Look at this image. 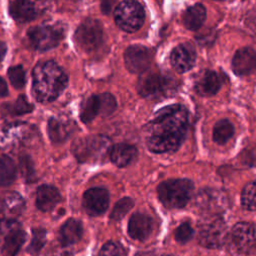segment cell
<instances>
[{"instance_id":"obj_18","label":"cell","mask_w":256,"mask_h":256,"mask_svg":"<svg viewBox=\"0 0 256 256\" xmlns=\"http://www.w3.org/2000/svg\"><path fill=\"white\" fill-rule=\"evenodd\" d=\"M153 230L152 218L143 213H135L128 223V233L132 239L144 241L150 237Z\"/></svg>"},{"instance_id":"obj_19","label":"cell","mask_w":256,"mask_h":256,"mask_svg":"<svg viewBox=\"0 0 256 256\" xmlns=\"http://www.w3.org/2000/svg\"><path fill=\"white\" fill-rule=\"evenodd\" d=\"M75 128V124L64 117H52L48 121L47 132L52 142L61 143L68 139Z\"/></svg>"},{"instance_id":"obj_7","label":"cell","mask_w":256,"mask_h":256,"mask_svg":"<svg viewBox=\"0 0 256 256\" xmlns=\"http://www.w3.org/2000/svg\"><path fill=\"white\" fill-rule=\"evenodd\" d=\"M115 22L122 30L132 33L141 28L144 23L145 13L140 3L136 1L120 2L114 11Z\"/></svg>"},{"instance_id":"obj_30","label":"cell","mask_w":256,"mask_h":256,"mask_svg":"<svg viewBox=\"0 0 256 256\" xmlns=\"http://www.w3.org/2000/svg\"><path fill=\"white\" fill-rule=\"evenodd\" d=\"M33 105L28 102L25 95H20L14 102L7 103L5 109L12 115H22L30 113L33 110Z\"/></svg>"},{"instance_id":"obj_10","label":"cell","mask_w":256,"mask_h":256,"mask_svg":"<svg viewBox=\"0 0 256 256\" xmlns=\"http://www.w3.org/2000/svg\"><path fill=\"white\" fill-rule=\"evenodd\" d=\"M30 45L38 51H47L56 47L61 38V32L53 26L40 25L30 28L27 31Z\"/></svg>"},{"instance_id":"obj_3","label":"cell","mask_w":256,"mask_h":256,"mask_svg":"<svg viewBox=\"0 0 256 256\" xmlns=\"http://www.w3.org/2000/svg\"><path fill=\"white\" fill-rule=\"evenodd\" d=\"M111 140L104 135H91L77 139L72 144V152L79 162L94 163L103 160L110 151Z\"/></svg>"},{"instance_id":"obj_5","label":"cell","mask_w":256,"mask_h":256,"mask_svg":"<svg viewBox=\"0 0 256 256\" xmlns=\"http://www.w3.org/2000/svg\"><path fill=\"white\" fill-rule=\"evenodd\" d=\"M176 89L174 79L159 72L147 73L140 77L137 90L142 97L162 99L169 97Z\"/></svg>"},{"instance_id":"obj_28","label":"cell","mask_w":256,"mask_h":256,"mask_svg":"<svg viewBox=\"0 0 256 256\" xmlns=\"http://www.w3.org/2000/svg\"><path fill=\"white\" fill-rule=\"evenodd\" d=\"M234 134V127L227 119L219 120L213 129V140L219 145L225 144Z\"/></svg>"},{"instance_id":"obj_37","label":"cell","mask_w":256,"mask_h":256,"mask_svg":"<svg viewBox=\"0 0 256 256\" xmlns=\"http://www.w3.org/2000/svg\"><path fill=\"white\" fill-rule=\"evenodd\" d=\"M19 160H20L19 165H20L21 174L23 175V177L25 178V180L27 182L32 181L34 179V176H35V171H34L32 160L27 155L21 156Z\"/></svg>"},{"instance_id":"obj_15","label":"cell","mask_w":256,"mask_h":256,"mask_svg":"<svg viewBox=\"0 0 256 256\" xmlns=\"http://www.w3.org/2000/svg\"><path fill=\"white\" fill-rule=\"evenodd\" d=\"M31 134V127L26 123H13L0 130V146H18L24 143Z\"/></svg>"},{"instance_id":"obj_13","label":"cell","mask_w":256,"mask_h":256,"mask_svg":"<svg viewBox=\"0 0 256 256\" xmlns=\"http://www.w3.org/2000/svg\"><path fill=\"white\" fill-rule=\"evenodd\" d=\"M225 195L215 189H204L199 191L196 197V206L208 216H218L226 207Z\"/></svg>"},{"instance_id":"obj_12","label":"cell","mask_w":256,"mask_h":256,"mask_svg":"<svg viewBox=\"0 0 256 256\" xmlns=\"http://www.w3.org/2000/svg\"><path fill=\"white\" fill-rule=\"evenodd\" d=\"M124 61L131 73H144L151 65L152 52L143 45H132L126 49Z\"/></svg>"},{"instance_id":"obj_39","label":"cell","mask_w":256,"mask_h":256,"mask_svg":"<svg viewBox=\"0 0 256 256\" xmlns=\"http://www.w3.org/2000/svg\"><path fill=\"white\" fill-rule=\"evenodd\" d=\"M8 94V89H7V84L5 80L0 77V97H4Z\"/></svg>"},{"instance_id":"obj_24","label":"cell","mask_w":256,"mask_h":256,"mask_svg":"<svg viewBox=\"0 0 256 256\" xmlns=\"http://www.w3.org/2000/svg\"><path fill=\"white\" fill-rule=\"evenodd\" d=\"M111 161L118 167L129 165L137 156V149L133 145L126 143H118L110 148Z\"/></svg>"},{"instance_id":"obj_36","label":"cell","mask_w":256,"mask_h":256,"mask_svg":"<svg viewBox=\"0 0 256 256\" xmlns=\"http://www.w3.org/2000/svg\"><path fill=\"white\" fill-rule=\"evenodd\" d=\"M98 256H126V251L121 244L110 241L101 248Z\"/></svg>"},{"instance_id":"obj_8","label":"cell","mask_w":256,"mask_h":256,"mask_svg":"<svg viewBox=\"0 0 256 256\" xmlns=\"http://www.w3.org/2000/svg\"><path fill=\"white\" fill-rule=\"evenodd\" d=\"M25 209L24 198L16 191L0 193V227L10 228Z\"/></svg>"},{"instance_id":"obj_14","label":"cell","mask_w":256,"mask_h":256,"mask_svg":"<svg viewBox=\"0 0 256 256\" xmlns=\"http://www.w3.org/2000/svg\"><path fill=\"white\" fill-rule=\"evenodd\" d=\"M109 205V193L106 189L95 187L88 189L83 196V207L91 216L103 214Z\"/></svg>"},{"instance_id":"obj_35","label":"cell","mask_w":256,"mask_h":256,"mask_svg":"<svg viewBox=\"0 0 256 256\" xmlns=\"http://www.w3.org/2000/svg\"><path fill=\"white\" fill-rule=\"evenodd\" d=\"M8 78L12 86L16 89H21L26 83L25 71L21 65L10 67L8 70Z\"/></svg>"},{"instance_id":"obj_20","label":"cell","mask_w":256,"mask_h":256,"mask_svg":"<svg viewBox=\"0 0 256 256\" xmlns=\"http://www.w3.org/2000/svg\"><path fill=\"white\" fill-rule=\"evenodd\" d=\"M255 51L250 47L239 49L232 59V69L236 75L245 76L255 69Z\"/></svg>"},{"instance_id":"obj_26","label":"cell","mask_w":256,"mask_h":256,"mask_svg":"<svg viewBox=\"0 0 256 256\" xmlns=\"http://www.w3.org/2000/svg\"><path fill=\"white\" fill-rule=\"evenodd\" d=\"M206 19V10L202 4H195L188 7L183 15L182 21L184 26L189 30L199 29Z\"/></svg>"},{"instance_id":"obj_38","label":"cell","mask_w":256,"mask_h":256,"mask_svg":"<svg viewBox=\"0 0 256 256\" xmlns=\"http://www.w3.org/2000/svg\"><path fill=\"white\" fill-rule=\"evenodd\" d=\"M193 236V229L188 223H182L175 231V239L179 243L188 242Z\"/></svg>"},{"instance_id":"obj_33","label":"cell","mask_w":256,"mask_h":256,"mask_svg":"<svg viewBox=\"0 0 256 256\" xmlns=\"http://www.w3.org/2000/svg\"><path fill=\"white\" fill-rule=\"evenodd\" d=\"M255 182L252 181L250 183H248L242 190V194H241V202H242V206L249 210V211H254L255 207H256V201H255V193H256V189H255Z\"/></svg>"},{"instance_id":"obj_40","label":"cell","mask_w":256,"mask_h":256,"mask_svg":"<svg viewBox=\"0 0 256 256\" xmlns=\"http://www.w3.org/2000/svg\"><path fill=\"white\" fill-rule=\"evenodd\" d=\"M6 51H7V46L4 42L0 41V61H2L6 55Z\"/></svg>"},{"instance_id":"obj_34","label":"cell","mask_w":256,"mask_h":256,"mask_svg":"<svg viewBox=\"0 0 256 256\" xmlns=\"http://www.w3.org/2000/svg\"><path fill=\"white\" fill-rule=\"evenodd\" d=\"M99 98V115L102 117L109 116L116 109L117 103L113 95L110 93H104L98 95Z\"/></svg>"},{"instance_id":"obj_17","label":"cell","mask_w":256,"mask_h":256,"mask_svg":"<svg viewBox=\"0 0 256 256\" xmlns=\"http://www.w3.org/2000/svg\"><path fill=\"white\" fill-rule=\"evenodd\" d=\"M222 81L220 76L211 70L201 71L194 81V89L200 96H213L221 88Z\"/></svg>"},{"instance_id":"obj_25","label":"cell","mask_w":256,"mask_h":256,"mask_svg":"<svg viewBox=\"0 0 256 256\" xmlns=\"http://www.w3.org/2000/svg\"><path fill=\"white\" fill-rule=\"evenodd\" d=\"M83 228L80 221L68 219L59 231V240L63 245H71L78 242L82 236Z\"/></svg>"},{"instance_id":"obj_6","label":"cell","mask_w":256,"mask_h":256,"mask_svg":"<svg viewBox=\"0 0 256 256\" xmlns=\"http://www.w3.org/2000/svg\"><path fill=\"white\" fill-rule=\"evenodd\" d=\"M228 239L227 226L219 216H207L199 225V242L210 249L221 247Z\"/></svg>"},{"instance_id":"obj_22","label":"cell","mask_w":256,"mask_h":256,"mask_svg":"<svg viewBox=\"0 0 256 256\" xmlns=\"http://www.w3.org/2000/svg\"><path fill=\"white\" fill-rule=\"evenodd\" d=\"M9 13L15 21L24 23L37 17L38 8L36 3L31 1H12L9 4Z\"/></svg>"},{"instance_id":"obj_4","label":"cell","mask_w":256,"mask_h":256,"mask_svg":"<svg viewBox=\"0 0 256 256\" xmlns=\"http://www.w3.org/2000/svg\"><path fill=\"white\" fill-rule=\"evenodd\" d=\"M193 190L194 185L188 179H170L158 186V197L167 208H182L189 202Z\"/></svg>"},{"instance_id":"obj_2","label":"cell","mask_w":256,"mask_h":256,"mask_svg":"<svg viewBox=\"0 0 256 256\" xmlns=\"http://www.w3.org/2000/svg\"><path fill=\"white\" fill-rule=\"evenodd\" d=\"M68 78L54 61L37 64L32 72V93L39 102L55 100L66 88Z\"/></svg>"},{"instance_id":"obj_32","label":"cell","mask_w":256,"mask_h":256,"mask_svg":"<svg viewBox=\"0 0 256 256\" xmlns=\"http://www.w3.org/2000/svg\"><path fill=\"white\" fill-rule=\"evenodd\" d=\"M134 205V201L132 198L129 197H124L122 199H120L113 207L112 212L110 214V218L112 220L118 221L120 219H122L133 207Z\"/></svg>"},{"instance_id":"obj_16","label":"cell","mask_w":256,"mask_h":256,"mask_svg":"<svg viewBox=\"0 0 256 256\" xmlns=\"http://www.w3.org/2000/svg\"><path fill=\"white\" fill-rule=\"evenodd\" d=\"M195 59V50L189 43L179 44L172 50L170 55L171 65L178 73L189 71L194 66Z\"/></svg>"},{"instance_id":"obj_23","label":"cell","mask_w":256,"mask_h":256,"mask_svg":"<svg viewBox=\"0 0 256 256\" xmlns=\"http://www.w3.org/2000/svg\"><path fill=\"white\" fill-rule=\"evenodd\" d=\"M61 200L57 188L51 185H41L36 193V206L43 212L51 211Z\"/></svg>"},{"instance_id":"obj_1","label":"cell","mask_w":256,"mask_h":256,"mask_svg":"<svg viewBox=\"0 0 256 256\" xmlns=\"http://www.w3.org/2000/svg\"><path fill=\"white\" fill-rule=\"evenodd\" d=\"M187 129L186 108L180 104L165 106L144 127L146 145L154 153L174 152L181 146Z\"/></svg>"},{"instance_id":"obj_31","label":"cell","mask_w":256,"mask_h":256,"mask_svg":"<svg viewBox=\"0 0 256 256\" xmlns=\"http://www.w3.org/2000/svg\"><path fill=\"white\" fill-rule=\"evenodd\" d=\"M46 242V231L43 228H33L32 229V239L30 241L29 246L27 247V251L36 255L43 248Z\"/></svg>"},{"instance_id":"obj_41","label":"cell","mask_w":256,"mask_h":256,"mask_svg":"<svg viewBox=\"0 0 256 256\" xmlns=\"http://www.w3.org/2000/svg\"><path fill=\"white\" fill-rule=\"evenodd\" d=\"M165 256H171V255H165Z\"/></svg>"},{"instance_id":"obj_27","label":"cell","mask_w":256,"mask_h":256,"mask_svg":"<svg viewBox=\"0 0 256 256\" xmlns=\"http://www.w3.org/2000/svg\"><path fill=\"white\" fill-rule=\"evenodd\" d=\"M17 175L16 165L13 160L6 156H0V187L9 186L14 182Z\"/></svg>"},{"instance_id":"obj_21","label":"cell","mask_w":256,"mask_h":256,"mask_svg":"<svg viewBox=\"0 0 256 256\" xmlns=\"http://www.w3.org/2000/svg\"><path fill=\"white\" fill-rule=\"evenodd\" d=\"M26 240V233L18 224H14L8 230L2 245V256H16Z\"/></svg>"},{"instance_id":"obj_9","label":"cell","mask_w":256,"mask_h":256,"mask_svg":"<svg viewBox=\"0 0 256 256\" xmlns=\"http://www.w3.org/2000/svg\"><path fill=\"white\" fill-rule=\"evenodd\" d=\"M77 45L85 52L96 50L103 41V28L101 23L93 18L86 19L75 33Z\"/></svg>"},{"instance_id":"obj_29","label":"cell","mask_w":256,"mask_h":256,"mask_svg":"<svg viewBox=\"0 0 256 256\" xmlns=\"http://www.w3.org/2000/svg\"><path fill=\"white\" fill-rule=\"evenodd\" d=\"M97 115H99V98L98 95H92L83 103L80 111V118L84 123H88Z\"/></svg>"},{"instance_id":"obj_11","label":"cell","mask_w":256,"mask_h":256,"mask_svg":"<svg viewBox=\"0 0 256 256\" xmlns=\"http://www.w3.org/2000/svg\"><path fill=\"white\" fill-rule=\"evenodd\" d=\"M229 236L234 250L238 253L249 254L254 249L255 230L252 224L247 222L235 224Z\"/></svg>"}]
</instances>
